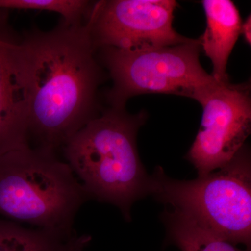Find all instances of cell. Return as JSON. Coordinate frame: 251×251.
<instances>
[{"instance_id": "cell-12", "label": "cell", "mask_w": 251, "mask_h": 251, "mask_svg": "<svg viewBox=\"0 0 251 251\" xmlns=\"http://www.w3.org/2000/svg\"><path fill=\"white\" fill-rule=\"evenodd\" d=\"M92 5L85 0H0V10L51 11L60 14L63 22L74 25L85 22Z\"/></svg>"}, {"instance_id": "cell-5", "label": "cell", "mask_w": 251, "mask_h": 251, "mask_svg": "<svg viewBox=\"0 0 251 251\" xmlns=\"http://www.w3.org/2000/svg\"><path fill=\"white\" fill-rule=\"evenodd\" d=\"M198 39L141 50L100 49L102 64L113 81L107 99L110 107L125 108L127 100L145 94H168L196 99L216 81L200 62Z\"/></svg>"}, {"instance_id": "cell-6", "label": "cell", "mask_w": 251, "mask_h": 251, "mask_svg": "<svg viewBox=\"0 0 251 251\" xmlns=\"http://www.w3.org/2000/svg\"><path fill=\"white\" fill-rule=\"evenodd\" d=\"M195 100L202 105V122L187 159L202 176L228 164L250 135V83L215 81Z\"/></svg>"}, {"instance_id": "cell-11", "label": "cell", "mask_w": 251, "mask_h": 251, "mask_svg": "<svg viewBox=\"0 0 251 251\" xmlns=\"http://www.w3.org/2000/svg\"><path fill=\"white\" fill-rule=\"evenodd\" d=\"M168 214L170 234L181 251H250L216 235L198 224L191 216L174 209Z\"/></svg>"}, {"instance_id": "cell-7", "label": "cell", "mask_w": 251, "mask_h": 251, "mask_svg": "<svg viewBox=\"0 0 251 251\" xmlns=\"http://www.w3.org/2000/svg\"><path fill=\"white\" fill-rule=\"evenodd\" d=\"M174 0H108L92 5L86 20L94 49L141 50L187 42L173 27Z\"/></svg>"}, {"instance_id": "cell-13", "label": "cell", "mask_w": 251, "mask_h": 251, "mask_svg": "<svg viewBox=\"0 0 251 251\" xmlns=\"http://www.w3.org/2000/svg\"><path fill=\"white\" fill-rule=\"evenodd\" d=\"M241 34L244 36V41L248 45L251 44V16L249 15L247 19L242 22L241 27Z\"/></svg>"}, {"instance_id": "cell-9", "label": "cell", "mask_w": 251, "mask_h": 251, "mask_svg": "<svg viewBox=\"0 0 251 251\" xmlns=\"http://www.w3.org/2000/svg\"><path fill=\"white\" fill-rule=\"evenodd\" d=\"M202 4L206 27L198 41L212 63V77L217 82H228L227 62L241 34L240 14L230 0H204Z\"/></svg>"}, {"instance_id": "cell-10", "label": "cell", "mask_w": 251, "mask_h": 251, "mask_svg": "<svg viewBox=\"0 0 251 251\" xmlns=\"http://www.w3.org/2000/svg\"><path fill=\"white\" fill-rule=\"evenodd\" d=\"M91 239L90 236L80 235L75 230L30 229L0 219V251H82Z\"/></svg>"}, {"instance_id": "cell-8", "label": "cell", "mask_w": 251, "mask_h": 251, "mask_svg": "<svg viewBox=\"0 0 251 251\" xmlns=\"http://www.w3.org/2000/svg\"><path fill=\"white\" fill-rule=\"evenodd\" d=\"M16 39L0 14V153L28 143L27 115L15 71Z\"/></svg>"}, {"instance_id": "cell-3", "label": "cell", "mask_w": 251, "mask_h": 251, "mask_svg": "<svg viewBox=\"0 0 251 251\" xmlns=\"http://www.w3.org/2000/svg\"><path fill=\"white\" fill-rule=\"evenodd\" d=\"M90 199L57 153L22 144L0 153V215L36 228L72 232Z\"/></svg>"}, {"instance_id": "cell-4", "label": "cell", "mask_w": 251, "mask_h": 251, "mask_svg": "<svg viewBox=\"0 0 251 251\" xmlns=\"http://www.w3.org/2000/svg\"><path fill=\"white\" fill-rule=\"evenodd\" d=\"M151 193L219 237L251 247V158L244 146L228 164L191 181L171 179L158 168Z\"/></svg>"}, {"instance_id": "cell-2", "label": "cell", "mask_w": 251, "mask_h": 251, "mask_svg": "<svg viewBox=\"0 0 251 251\" xmlns=\"http://www.w3.org/2000/svg\"><path fill=\"white\" fill-rule=\"evenodd\" d=\"M142 110L130 115L111 108L91 120L62 148L90 199L110 203L130 219L132 204L151 192V176L140 161L136 137L147 120Z\"/></svg>"}, {"instance_id": "cell-1", "label": "cell", "mask_w": 251, "mask_h": 251, "mask_svg": "<svg viewBox=\"0 0 251 251\" xmlns=\"http://www.w3.org/2000/svg\"><path fill=\"white\" fill-rule=\"evenodd\" d=\"M87 21L33 31L14 46L15 71L32 148L57 153L99 116L97 90L103 72Z\"/></svg>"}]
</instances>
